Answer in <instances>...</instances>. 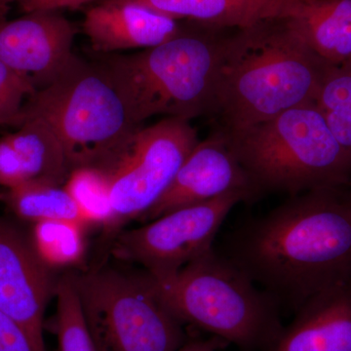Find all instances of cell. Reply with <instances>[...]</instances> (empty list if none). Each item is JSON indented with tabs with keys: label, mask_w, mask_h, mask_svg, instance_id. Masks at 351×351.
Wrapping results in <instances>:
<instances>
[{
	"label": "cell",
	"mask_w": 351,
	"mask_h": 351,
	"mask_svg": "<svg viewBox=\"0 0 351 351\" xmlns=\"http://www.w3.org/2000/svg\"><path fill=\"white\" fill-rule=\"evenodd\" d=\"M232 193L253 201L258 196L221 132L198 142L176 174L172 184L143 217L154 221L181 208L207 202Z\"/></svg>",
	"instance_id": "8fae6325"
},
{
	"label": "cell",
	"mask_w": 351,
	"mask_h": 351,
	"mask_svg": "<svg viewBox=\"0 0 351 351\" xmlns=\"http://www.w3.org/2000/svg\"><path fill=\"white\" fill-rule=\"evenodd\" d=\"M84 228L64 219L39 221L34 226L32 244L50 269L73 267L84 257Z\"/></svg>",
	"instance_id": "d6986e66"
},
{
	"label": "cell",
	"mask_w": 351,
	"mask_h": 351,
	"mask_svg": "<svg viewBox=\"0 0 351 351\" xmlns=\"http://www.w3.org/2000/svg\"><path fill=\"white\" fill-rule=\"evenodd\" d=\"M56 330L60 351H97L83 314L73 274L57 281Z\"/></svg>",
	"instance_id": "7402d4cb"
},
{
	"label": "cell",
	"mask_w": 351,
	"mask_h": 351,
	"mask_svg": "<svg viewBox=\"0 0 351 351\" xmlns=\"http://www.w3.org/2000/svg\"><path fill=\"white\" fill-rule=\"evenodd\" d=\"M92 1L94 0H24L18 4L25 13H29L36 10L77 9Z\"/></svg>",
	"instance_id": "4316f807"
},
{
	"label": "cell",
	"mask_w": 351,
	"mask_h": 351,
	"mask_svg": "<svg viewBox=\"0 0 351 351\" xmlns=\"http://www.w3.org/2000/svg\"><path fill=\"white\" fill-rule=\"evenodd\" d=\"M332 66L307 45L291 18L230 29L211 117L216 129L253 125L314 101Z\"/></svg>",
	"instance_id": "7a4b0ae2"
},
{
	"label": "cell",
	"mask_w": 351,
	"mask_h": 351,
	"mask_svg": "<svg viewBox=\"0 0 351 351\" xmlns=\"http://www.w3.org/2000/svg\"><path fill=\"white\" fill-rule=\"evenodd\" d=\"M4 202L25 221L34 223L43 221H77L87 226L77 205L61 184L29 181L16 188L7 189Z\"/></svg>",
	"instance_id": "ac0fdd59"
},
{
	"label": "cell",
	"mask_w": 351,
	"mask_h": 351,
	"mask_svg": "<svg viewBox=\"0 0 351 351\" xmlns=\"http://www.w3.org/2000/svg\"><path fill=\"white\" fill-rule=\"evenodd\" d=\"M228 345V343L223 339L213 336V338L208 339H188L176 351H217Z\"/></svg>",
	"instance_id": "83f0119b"
},
{
	"label": "cell",
	"mask_w": 351,
	"mask_h": 351,
	"mask_svg": "<svg viewBox=\"0 0 351 351\" xmlns=\"http://www.w3.org/2000/svg\"><path fill=\"white\" fill-rule=\"evenodd\" d=\"M291 22L327 63L341 66L351 62V0H304Z\"/></svg>",
	"instance_id": "2e32d148"
},
{
	"label": "cell",
	"mask_w": 351,
	"mask_h": 351,
	"mask_svg": "<svg viewBox=\"0 0 351 351\" xmlns=\"http://www.w3.org/2000/svg\"><path fill=\"white\" fill-rule=\"evenodd\" d=\"M56 284L32 242L0 219V309L44 346V313Z\"/></svg>",
	"instance_id": "7c38bea8"
},
{
	"label": "cell",
	"mask_w": 351,
	"mask_h": 351,
	"mask_svg": "<svg viewBox=\"0 0 351 351\" xmlns=\"http://www.w3.org/2000/svg\"><path fill=\"white\" fill-rule=\"evenodd\" d=\"M7 138L19 157L27 180L64 186L71 172L61 141L45 120H25Z\"/></svg>",
	"instance_id": "e0dca14e"
},
{
	"label": "cell",
	"mask_w": 351,
	"mask_h": 351,
	"mask_svg": "<svg viewBox=\"0 0 351 351\" xmlns=\"http://www.w3.org/2000/svg\"><path fill=\"white\" fill-rule=\"evenodd\" d=\"M64 186L75 200L86 225H101L107 230L112 219L107 172L96 167L76 168L71 171Z\"/></svg>",
	"instance_id": "44dd1931"
},
{
	"label": "cell",
	"mask_w": 351,
	"mask_h": 351,
	"mask_svg": "<svg viewBox=\"0 0 351 351\" xmlns=\"http://www.w3.org/2000/svg\"><path fill=\"white\" fill-rule=\"evenodd\" d=\"M230 29L184 21L162 44L130 55L106 54L108 69L138 125L156 115L211 117L221 53Z\"/></svg>",
	"instance_id": "3957f363"
},
{
	"label": "cell",
	"mask_w": 351,
	"mask_h": 351,
	"mask_svg": "<svg viewBox=\"0 0 351 351\" xmlns=\"http://www.w3.org/2000/svg\"><path fill=\"white\" fill-rule=\"evenodd\" d=\"M188 120L165 117L141 126L105 170L110 182L112 219L106 232H117L132 219H142L164 195L198 144Z\"/></svg>",
	"instance_id": "ba28073f"
},
{
	"label": "cell",
	"mask_w": 351,
	"mask_h": 351,
	"mask_svg": "<svg viewBox=\"0 0 351 351\" xmlns=\"http://www.w3.org/2000/svg\"><path fill=\"white\" fill-rule=\"evenodd\" d=\"M314 103L332 135L351 156V62L329 69Z\"/></svg>",
	"instance_id": "ffe728a7"
},
{
	"label": "cell",
	"mask_w": 351,
	"mask_h": 351,
	"mask_svg": "<svg viewBox=\"0 0 351 351\" xmlns=\"http://www.w3.org/2000/svg\"><path fill=\"white\" fill-rule=\"evenodd\" d=\"M8 4L4 3L2 0H0V21H3L6 19L7 13L9 11Z\"/></svg>",
	"instance_id": "f1b7e54d"
},
{
	"label": "cell",
	"mask_w": 351,
	"mask_h": 351,
	"mask_svg": "<svg viewBox=\"0 0 351 351\" xmlns=\"http://www.w3.org/2000/svg\"><path fill=\"white\" fill-rule=\"evenodd\" d=\"M27 101V98L20 95L0 92V125L18 127Z\"/></svg>",
	"instance_id": "484cf974"
},
{
	"label": "cell",
	"mask_w": 351,
	"mask_h": 351,
	"mask_svg": "<svg viewBox=\"0 0 351 351\" xmlns=\"http://www.w3.org/2000/svg\"><path fill=\"white\" fill-rule=\"evenodd\" d=\"M295 313L316 293L351 274V205L341 189L293 195L247 219L219 252Z\"/></svg>",
	"instance_id": "6da1fadb"
},
{
	"label": "cell",
	"mask_w": 351,
	"mask_h": 351,
	"mask_svg": "<svg viewBox=\"0 0 351 351\" xmlns=\"http://www.w3.org/2000/svg\"><path fill=\"white\" fill-rule=\"evenodd\" d=\"M0 351H46V348L0 309Z\"/></svg>",
	"instance_id": "603a6c76"
},
{
	"label": "cell",
	"mask_w": 351,
	"mask_h": 351,
	"mask_svg": "<svg viewBox=\"0 0 351 351\" xmlns=\"http://www.w3.org/2000/svg\"><path fill=\"white\" fill-rule=\"evenodd\" d=\"M0 92L20 95L29 99L36 90L19 73L0 61Z\"/></svg>",
	"instance_id": "d4e9b609"
},
{
	"label": "cell",
	"mask_w": 351,
	"mask_h": 351,
	"mask_svg": "<svg viewBox=\"0 0 351 351\" xmlns=\"http://www.w3.org/2000/svg\"><path fill=\"white\" fill-rule=\"evenodd\" d=\"M36 117L57 134L71 171L106 169L141 127L105 64L76 55L54 82L27 99L18 127Z\"/></svg>",
	"instance_id": "8992f818"
},
{
	"label": "cell",
	"mask_w": 351,
	"mask_h": 351,
	"mask_svg": "<svg viewBox=\"0 0 351 351\" xmlns=\"http://www.w3.org/2000/svg\"><path fill=\"white\" fill-rule=\"evenodd\" d=\"M246 201L243 193H232L117 233L112 255L121 262L141 265L156 280L169 278L213 250L223 221L235 205Z\"/></svg>",
	"instance_id": "9c48e42d"
},
{
	"label": "cell",
	"mask_w": 351,
	"mask_h": 351,
	"mask_svg": "<svg viewBox=\"0 0 351 351\" xmlns=\"http://www.w3.org/2000/svg\"><path fill=\"white\" fill-rule=\"evenodd\" d=\"M29 182L19 157L7 136L0 138V186L7 189Z\"/></svg>",
	"instance_id": "cb8c5ba5"
},
{
	"label": "cell",
	"mask_w": 351,
	"mask_h": 351,
	"mask_svg": "<svg viewBox=\"0 0 351 351\" xmlns=\"http://www.w3.org/2000/svg\"><path fill=\"white\" fill-rule=\"evenodd\" d=\"M4 1L10 5V4L13 3V2H17V3H20V2L24 1V0H4Z\"/></svg>",
	"instance_id": "f546056e"
},
{
	"label": "cell",
	"mask_w": 351,
	"mask_h": 351,
	"mask_svg": "<svg viewBox=\"0 0 351 351\" xmlns=\"http://www.w3.org/2000/svg\"><path fill=\"white\" fill-rule=\"evenodd\" d=\"M154 281L182 324L211 332L241 351H267L285 326L276 300L215 249L175 276Z\"/></svg>",
	"instance_id": "5b68a950"
},
{
	"label": "cell",
	"mask_w": 351,
	"mask_h": 351,
	"mask_svg": "<svg viewBox=\"0 0 351 351\" xmlns=\"http://www.w3.org/2000/svg\"><path fill=\"white\" fill-rule=\"evenodd\" d=\"M267 351H351V274L306 300Z\"/></svg>",
	"instance_id": "5bb4252c"
},
{
	"label": "cell",
	"mask_w": 351,
	"mask_h": 351,
	"mask_svg": "<svg viewBox=\"0 0 351 351\" xmlns=\"http://www.w3.org/2000/svg\"><path fill=\"white\" fill-rule=\"evenodd\" d=\"M346 199H348V202H350L351 205V189H350L348 191H346Z\"/></svg>",
	"instance_id": "4dcf8cb0"
},
{
	"label": "cell",
	"mask_w": 351,
	"mask_h": 351,
	"mask_svg": "<svg viewBox=\"0 0 351 351\" xmlns=\"http://www.w3.org/2000/svg\"><path fill=\"white\" fill-rule=\"evenodd\" d=\"M73 276L97 351H176L188 341L145 270L101 267Z\"/></svg>",
	"instance_id": "52a82bcc"
},
{
	"label": "cell",
	"mask_w": 351,
	"mask_h": 351,
	"mask_svg": "<svg viewBox=\"0 0 351 351\" xmlns=\"http://www.w3.org/2000/svg\"><path fill=\"white\" fill-rule=\"evenodd\" d=\"M2 1H3V2H4V3H6V2H5V1H4V0H2ZM6 4H7V3H6ZM8 5H9V4H8Z\"/></svg>",
	"instance_id": "1f68e13d"
},
{
	"label": "cell",
	"mask_w": 351,
	"mask_h": 351,
	"mask_svg": "<svg viewBox=\"0 0 351 351\" xmlns=\"http://www.w3.org/2000/svg\"><path fill=\"white\" fill-rule=\"evenodd\" d=\"M216 130L225 136L258 197L341 189L351 181V156L314 101L253 125Z\"/></svg>",
	"instance_id": "277c9868"
},
{
	"label": "cell",
	"mask_w": 351,
	"mask_h": 351,
	"mask_svg": "<svg viewBox=\"0 0 351 351\" xmlns=\"http://www.w3.org/2000/svg\"><path fill=\"white\" fill-rule=\"evenodd\" d=\"M178 21L215 29H245L262 21L295 17L304 0H121Z\"/></svg>",
	"instance_id": "9a60e30c"
},
{
	"label": "cell",
	"mask_w": 351,
	"mask_h": 351,
	"mask_svg": "<svg viewBox=\"0 0 351 351\" xmlns=\"http://www.w3.org/2000/svg\"><path fill=\"white\" fill-rule=\"evenodd\" d=\"M75 25L58 10L0 21V61L38 90L49 86L75 57Z\"/></svg>",
	"instance_id": "30bf717a"
},
{
	"label": "cell",
	"mask_w": 351,
	"mask_h": 351,
	"mask_svg": "<svg viewBox=\"0 0 351 351\" xmlns=\"http://www.w3.org/2000/svg\"><path fill=\"white\" fill-rule=\"evenodd\" d=\"M184 21L121 0H99L85 11L82 29L96 52L149 49L182 31Z\"/></svg>",
	"instance_id": "4fadbf2b"
}]
</instances>
